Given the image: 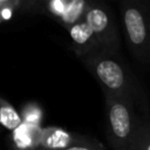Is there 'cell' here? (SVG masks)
<instances>
[{
	"mask_svg": "<svg viewBox=\"0 0 150 150\" xmlns=\"http://www.w3.org/2000/svg\"><path fill=\"white\" fill-rule=\"evenodd\" d=\"M101 87L103 95L130 102L149 120V104L142 84L118 52L97 49L80 59Z\"/></svg>",
	"mask_w": 150,
	"mask_h": 150,
	"instance_id": "1",
	"label": "cell"
},
{
	"mask_svg": "<svg viewBox=\"0 0 150 150\" xmlns=\"http://www.w3.org/2000/svg\"><path fill=\"white\" fill-rule=\"evenodd\" d=\"M120 13L127 46L142 63L150 62V4L143 0H123Z\"/></svg>",
	"mask_w": 150,
	"mask_h": 150,
	"instance_id": "2",
	"label": "cell"
},
{
	"mask_svg": "<svg viewBox=\"0 0 150 150\" xmlns=\"http://www.w3.org/2000/svg\"><path fill=\"white\" fill-rule=\"evenodd\" d=\"M105 103V129L108 142L112 150H129L138 114L136 108L127 100L104 95Z\"/></svg>",
	"mask_w": 150,
	"mask_h": 150,
	"instance_id": "3",
	"label": "cell"
},
{
	"mask_svg": "<svg viewBox=\"0 0 150 150\" xmlns=\"http://www.w3.org/2000/svg\"><path fill=\"white\" fill-rule=\"evenodd\" d=\"M84 21L91 28L100 49L118 52L121 46L120 33L112 9L102 1L89 0Z\"/></svg>",
	"mask_w": 150,
	"mask_h": 150,
	"instance_id": "4",
	"label": "cell"
},
{
	"mask_svg": "<svg viewBox=\"0 0 150 150\" xmlns=\"http://www.w3.org/2000/svg\"><path fill=\"white\" fill-rule=\"evenodd\" d=\"M88 6L89 0H34L33 14L52 18L68 29L84 19Z\"/></svg>",
	"mask_w": 150,
	"mask_h": 150,
	"instance_id": "5",
	"label": "cell"
},
{
	"mask_svg": "<svg viewBox=\"0 0 150 150\" xmlns=\"http://www.w3.org/2000/svg\"><path fill=\"white\" fill-rule=\"evenodd\" d=\"M89 138L79 134L70 132L59 127H48L42 129L40 149L43 150H63L76 144L86 143Z\"/></svg>",
	"mask_w": 150,
	"mask_h": 150,
	"instance_id": "6",
	"label": "cell"
},
{
	"mask_svg": "<svg viewBox=\"0 0 150 150\" xmlns=\"http://www.w3.org/2000/svg\"><path fill=\"white\" fill-rule=\"evenodd\" d=\"M70 36V49L75 53V55L81 59L97 49H100V45L89 27V25L84 21V19L70 28L67 29Z\"/></svg>",
	"mask_w": 150,
	"mask_h": 150,
	"instance_id": "7",
	"label": "cell"
},
{
	"mask_svg": "<svg viewBox=\"0 0 150 150\" xmlns=\"http://www.w3.org/2000/svg\"><path fill=\"white\" fill-rule=\"evenodd\" d=\"M42 128L22 123L16 130L12 131V141L19 150H39Z\"/></svg>",
	"mask_w": 150,
	"mask_h": 150,
	"instance_id": "8",
	"label": "cell"
},
{
	"mask_svg": "<svg viewBox=\"0 0 150 150\" xmlns=\"http://www.w3.org/2000/svg\"><path fill=\"white\" fill-rule=\"evenodd\" d=\"M19 13H32V0H0V25Z\"/></svg>",
	"mask_w": 150,
	"mask_h": 150,
	"instance_id": "9",
	"label": "cell"
},
{
	"mask_svg": "<svg viewBox=\"0 0 150 150\" xmlns=\"http://www.w3.org/2000/svg\"><path fill=\"white\" fill-rule=\"evenodd\" d=\"M23 123L21 114L4 97L0 96V124L9 130H16Z\"/></svg>",
	"mask_w": 150,
	"mask_h": 150,
	"instance_id": "10",
	"label": "cell"
},
{
	"mask_svg": "<svg viewBox=\"0 0 150 150\" xmlns=\"http://www.w3.org/2000/svg\"><path fill=\"white\" fill-rule=\"evenodd\" d=\"M129 150H150V120L138 116L135 135Z\"/></svg>",
	"mask_w": 150,
	"mask_h": 150,
	"instance_id": "11",
	"label": "cell"
},
{
	"mask_svg": "<svg viewBox=\"0 0 150 150\" xmlns=\"http://www.w3.org/2000/svg\"><path fill=\"white\" fill-rule=\"evenodd\" d=\"M20 114H21L23 123L40 127V123H41L42 116H43V111L38 103H35V102L26 103L22 107Z\"/></svg>",
	"mask_w": 150,
	"mask_h": 150,
	"instance_id": "12",
	"label": "cell"
},
{
	"mask_svg": "<svg viewBox=\"0 0 150 150\" xmlns=\"http://www.w3.org/2000/svg\"><path fill=\"white\" fill-rule=\"evenodd\" d=\"M39 150H43V149H39ZM63 150H105V149L98 142L89 139L86 143L76 144V145H73V146L67 148V149H63Z\"/></svg>",
	"mask_w": 150,
	"mask_h": 150,
	"instance_id": "13",
	"label": "cell"
}]
</instances>
